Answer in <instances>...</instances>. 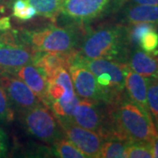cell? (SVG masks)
<instances>
[{
	"instance_id": "obj_1",
	"label": "cell",
	"mask_w": 158,
	"mask_h": 158,
	"mask_svg": "<svg viewBox=\"0 0 158 158\" xmlns=\"http://www.w3.org/2000/svg\"><path fill=\"white\" fill-rule=\"evenodd\" d=\"M111 138L133 142L152 143L158 136L150 113L124 93L116 101L106 104Z\"/></svg>"
},
{
	"instance_id": "obj_2",
	"label": "cell",
	"mask_w": 158,
	"mask_h": 158,
	"mask_svg": "<svg viewBox=\"0 0 158 158\" xmlns=\"http://www.w3.org/2000/svg\"><path fill=\"white\" fill-rule=\"evenodd\" d=\"M131 49L127 25L102 24L95 28L89 25L85 27L77 53L90 59H109L127 63Z\"/></svg>"
},
{
	"instance_id": "obj_3",
	"label": "cell",
	"mask_w": 158,
	"mask_h": 158,
	"mask_svg": "<svg viewBox=\"0 0 158 158\" xmlns=\"http://www.w3.org/2000/svg\"><path fill=\"white\" fill-rule=\"evenodd\" d=\"M85 27L48 25L35 29H20L22 40L34 51L69 53L77 50Z\"/></svg>"
},
{
	"instance_id": "obj_4",
	"label": "cell",
	"mask_w": 158,
	"mask_h": 158,
	"mask_svg": "<svg viewBox=\"0 0 158 158\" xmlns=\"http://www.w3.org/2000/svg\"><path fill=\"white\" fill-rule=\"evenodd\" d=\"M72 62L85 66L93 73L101 90L103 103L111 104L126 93L124 69L127 63L109 59L86 58L77 51L74 54Z\"/></svg>"
},
{
	"instance_id": "obj_5",
	"label": "cell",
	"mask_w": 158,
	"mask_h": 158,
	"mask_svg": "<svg viewBox=\"0 0 158 158\" xmlns=\"http://www.w3.org/2000/svg\"><path fill=\"white\" fill-rule=\"evenodd\" d=\"M48 106L58 120L72 119L74 110L79 97L74 89L73 83L67 69H62L48 81Z\"/></svg>"
},
{
	"instance_id": "obj_6",
	"label": "cell",
	"mask_w": 158,
	"mask_h": 158,
	"mask_svg": "<svg viewBox=\"0 0 158 158\" xmlns=\"http://www.w3.org/2000/svg\"><path fill=\"white\" fill-rule=\"evenodd\" d=\"M19 118L29 135L46 144L52 146L66 137L56 116L45 104L25 112L19 115Z\"/></svg>"
},
{
	"instance_id": "obj_7",
	"label": "cell",
	"mask_w": 158,
	"mask_h": 158,
	"mask_svg": "<svg viewBox=\"0 0 158 158\" xmlns=\"http://www.w3.org/2000/svg\"><path fill=\"white\" fill-rule=\"evenodd\" d=\"M36 53L23 40L19 30L0 31V70L12 72L33 63Z\"/></svg>"
},
{
	"instance_id": "obj_8",
	"label": "cell",
	"mask_w": 158,
	"mask_h": 158,
	"mask_svg": "<svg viewBox=\"0 0 158 158\" xmlns=\"http://www.w3.org/2000/svg\"><path fill=\"white\" fill-rule=\"evenodd\" d=\"M111 2L112 0H64L58 19H62V25L84 27L106 15Z\"/></svg>"
},
{
	"instance_id": "obj_9",
	"label": "cell",
	"mask_w": 158,
	"mask_h": 158,
	"mask_svg": "<svg viewBox=\"0 0 158 158\" xmlns=\"http://www.w3.org/2000/svg\"><path fill=\"white\" fill-rule=\"evenodd\" d=\"M74 123L98 134L104 140L111 138L106 105L89 99H79L72 115Z\"/></svg>"
},
{
	"instance_id": "obj_10",
	"label": "cell",
	"mask_w": 158,
	"mask_h": 158,
	"mask_svg": "<svg viewBox=\"0 0 158 158\" xmlns=\"http://www.w3.org/2000/svg\"><path fill=\"white\" fill-rule=\"evenodd\" d=\"M0 81L15 113L21 115L39 105L44 104L27 85L15 75L0 70Z\"/></svg>"
},
{
	"instance_id": "obj_11",
	"label": "cell",
	"mask_w": 158,
	"mask_h": 158,
	"mask_svg": "<svg viewBox=\"0 0 158 158\" xmlns=\"http://www.w3.org/2000/svg\"><path fill=\"white\" fill-rule=\"evenodd\" d=\"M66 138L73 143L87 158H98L99 150L104 139L93 131L84 128L72 119L58 120Z\"/></svg>"
},
{
	"instance_id": "obj_12",
	"label": "cell",
	"mask_w": 158,
	"mask_h": 158,
	"mask_svg": "<svg viewBox=\"0 0 158 158\" xmlns=\"http://www.w3.org/2000/svg\"><path fill=\"white\" fill-rule=\"evenodd\" d=\"M77 95L83 99H89L103 103V96L96 77L90 69L76 62H72L68 69Z\"/></svg>"
},
{
	"instance_id": "obj_13",
	"label": "cell",
	"mask_w": 158,
	"mask_h": 158,
	"mask_svg": "<svg viewBox=\"0 0 158 158\" xmlns=\"http://www.w3.org/2000/svg\"><path fill=\"white\" fill-rule=\"evenodd\" d=\"M77 51V50L69 53L37 51L33 63L41 69V71L45 75L47 81H49L60 69H68L72 61L74 54Z\"/></svg>"
},
{
	"instance_id": "obj_14",
	"label": "cell",
	"mask_w": 158,
	"mask_h": 158,
	"mask_svg": "<svg viewBox=\"0 0 158 158\" xmlns=\"http://www.w3.org/2000/svg\"><path fill=\"white\" fill-rule=\"evenodd\" d=\"M10 73L15 75L21 79L34 93L39 97L40 100L48 106L47 89L48 81L44 73L34 63H29L20 68L13 70Z\"/></svg>"
},
{
	"instance_id": "obj_15",
	"label": "cell",
	"mask_w": 158,
	"mask_h": 158,
	"mask_svg": "<svg viewBox=\"0 0 158 158\" xmlns=\"http://www.w3.org/2000/svg\"><path fill=\"white\" fill-rule=\"evenodd\" d=\"M127 63L135 72L145 78L157 77L158 52L151 54L139 48V47L133 48Z\"/></svg>"
},
{
	"instance_id": "obj_16",
	"label": "cell",
	"mask_w": 158,
	"mask_h": 158,
	"mask_svg": "<svg viewBox=\"0 0 158 158\" xmlns=\"http://www.w3.org/2000/svg\"><path fill=\"white\" fill-rule=\"evenodd\" d=\"M125 72V90L132 101L148 111L147 103V78L135 72L126 64ZM149 112V111H148Z\"/></svg>"
},
{
	"instance_id": "obj_17",
	"label": "cell",
	"mask_w": 158,
	"mask_h": 158,
	"mask_svg": "<svg viewBox=\"0 0 158 158\" xmlns=\"http://www.w3.org/2000/svg\"><path fill=\"white\" fill-rule=\"evenodd\" d=\"M119 16L120 24L123 25L150 23L158 26V6L128 4L121 10Z\"/></svg>"
},
{
	"instance_id": "obj_18",
	"label": "cell",
	"mask_w": 158,
	"mask_h": 158,
	"mask_svg": "<svg viewBox=\"0 0 158 158\" xmlns=\"http://www.w3.org/2000/svg\"><path fill=\"white\" fill-rule=\"evenodd\" d=\"M36 10L37 15L56 23L64 0H27Z\"/></svg>"
},
{
	"instance_id": "obj_19",
	"label": "cell",
	"mask_w": 158,
	"mask_h": 158,
	"mask_svg": "<svg viewBox=\"0 0 158 158\" xmlns=\"http://www.w3.org/2000/svg\"><path fill=\"white\" fill-rule=\"evenodd\" d=\"M129 142L118 138L104 140L99 150L101 158H126V149Z\"/></svg>"
},
{
	"instance_id": "obj_20",
	"label": "cell",
	"mask_w": 158,
	"mask_h": 158,
	"mask_svg": "<svg viewBox=\"0 0 158 158\" xmlns=\"http://www.w3.org/2000/svg\"><path fill=\"white\" fill-rule=\"evenodd\" d=\"M52 153L56 156L61 158H85L86 156L81 152L68 138H62L55 142L53 145Z\"/></svg>"
},
{
	"instance_id": "obj_21",
	"label": "cell",
	"mask_w": 158,
	"mask_h": 158,
	"mask_svg": "<svg viewBox=\"0 0 158 158\" xmlns=\"http://www.w3.org/2000/svg\"><path fill=\"white\" fill-rule=\"evenodd\" d=\"M11 15L20 21H27L34 19L37 12L27 0H13L11 3Z\"/></svg>"
},
{
	"instance_id": "obj_22",
	"label": "cell",
	"mask_w": 158,
	"mask_h": 158,
	"mask_svg": "<svg viewBox=\"0 0 158 158\" xmlns=\"http://www.w3.org/2000/svg\"><path fill=\"white\" fill-rule=\"evenodd\" d=\"M147 103L153 120L158 118V79L147 78Z\"/></svg>"
},
{
	"instance_id": "obj_23",
	"label": "cell",
	"mask_w": 158,
	"mask_h": 158,
	"mask_svg": "<svg viewBox=\"0 0 158 158\" xmlns=\"http://www.w3.org/2000/svg\"><path fill=\"white\" fill-rule=\"evenodd\" d=\"M15 118V112L11 106L4 86L0 81V124H9Z\"/></svg>"
},
{
	"instance_id": "obj_24",
	"label": "cell",
	"mask_w": 158,
	"mask_h": 158,
	"mask_svg": "<svg viewBox=\"0 0 158 158\" xmlns=\"http://www.w3.org/2000/svg\"><path fill=\"white\" fill-rule=\"evenodd\" d=\"M126 157L151 158L153 157L152 143L133 142L128 143L126 149Z\"/></svg>"
},
{
	"instance_id": "obj_25",
	"label": "cell",
	"mask_w": 158,
	"mask_h": 158,
	"mask_svg": "<svg viewBox=\"0 0 158 158\" xmlns=\"http://www.w3.org/2000/svg\"><path fill=\"white\" fill-rule=\"evenodd\" d=\"M139 47L147 53L155 54L158 52V33L156 28L148 30L142 35Z\"/></svg>"
},
{
	"instance_id": "obj_26",
	"label": "cell",
	"mask_w": 158,
	"mask_h": 158,
	"mask_svg": "<svg viewBox=\"0 0 158 158\" xmlns=\"http://www.w3.org/2000/svg\"><path fill=\"white\" fill-rule=\"evenodd\" d=\"M126 4L158 6V0H112L107 11L106 12V15L109 12H115L116 11H118V9H120Z\"/></svg>"
},
{
	"instance_id": "obj_27",
	"label": "cell",
	"mask_w": 158,
	"mask_h": 158,
	"mask_svg": "<svg viewBox=\"0 0 158 158\" xmlns=\"http://www.w3.org/2000/svg\"><path fill=\"white\" fill-rule=\"evenodd\" d=\"M8 138L6 133L0 128V157H6L8 155Z\"/></svg>"
},
{
	"instance_id": "obj_28",
	"label": "cell",
	"mask_w": 158,
	"mask_h": 158,
	"mask_svg": "<svg viewBox=\"0 0 158 158\" xmlns=\"http://www.w3.org/2000/svg\"><path fill=\"white\" fill-rule=\"evenodd\" d=\"M11 28V18L8 16L0 18V31H7Z\"/></svg>"
},
{
	"instance_id": "obj_29",
	"label": "cell",
	"mask_w": 158,
	"mask_h": 158,
	"mask_svg": "<svg viewBox=\"0 0 158 158\" xmlns=\"http://www.w3.org/2000/svg\"><path fill=\"white\" fill-rule=\"evenodd\" d=\"M152 151L153 157L158 158V136L152 142Z\"/></svg>"
},
{
	"instance_id": "obj_30",
	"label": "cell",
	"mask_w": 158,
	"mask_h": 158,
	"mask_svg": "<svg viewBox=\"0 0 158 158\" xmlns=\"http://www.w3.org/2000/svg\"><path fill=\"white\" fill-rule=\"evenodd\" d=\"M154 123H155V127H156V132H157V135H158V118L156 120H155L154 121Z\"/></svg>"
},
{
	"instance_id": "obj_31",
	"label": "cell",
	"mask_w": 158,
	"mask_h": 158,
	"mask_svg": "<svg viewBox=\"0 0 158 158\" xmlns=\"http://www.w3.org/2000/svg\"><path fill=\"white\" fill-rule=\"evenodd\" d=\"M7 1H9V0H0V6H2L6 2H7Z\"/></svg>"
},
{
	"instance_id": "obj_32",
	"label": "cell",
	"mask_w": 158,
	"mask_h": 158,
	"mask_svg": "<svg viewBox=\"0 0 158 158\" xmlns=\"http://www.w3.org/2000/svg\"><path fill=\"white\" fill-rule=\"evenodd\" d=\"M157 79H158V69H157Z\"/></svg>"
}]
</instances>
